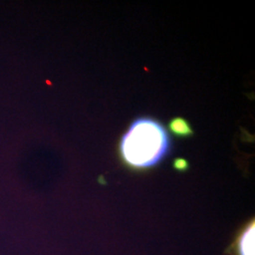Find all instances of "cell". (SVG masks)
Instances as JSON below:
<instances>
[{
  "label": "cell",
  "mask_w": 255,
  "mask_h": 255,
  "mask_svg": "<svg viewBox=\"0 0 255 255\" xmlns=\"http://www.w3.org/2000/svg\"><path fill=\"white\" fill-rule=\"evenodd\" d=\"M170 136L157 119L143 117L133 120L121 137L122 160L135 169H145L162 162L170 152Z\"/></svg>",
  "instance_id": "1"
},
{
  "label": "cell",
  "mask_w": 255,
  "mask_h": 255,
  "mask_svg": "<svg viewBox=\"0 0 255 255\" xmlns=\"http://www.w3.org/2000/svg\"><path fill=\"white\" fill-rule=\"evenodd\" d=\"M255 220L243 231L238 241L239 255H255Z\"/></svg>",
  "instance_id": "2"
},
{
  "label": "cell",
  "mask_w": 255,
  "mask_h": 255,
  "mask_svg": "<svg viewBox=\"0 0 255 255\" xmlns=\"http://www.w3.org/2000/svg\"><path fill=\"white\" fill-rule=\"evenodd\" d=\"M168 129L175 136L179 138H187L193 135L194 130L191 124L183 118H174L168 123Z\"/></svg>",
  "instance_id": "3"
},
{
  "label": "cell",
  "mask_w": 255,
  "mask_h": 255,
  "mask_svg": "<svg viewBox=\"0 0 255 255\" xmlns=\"http://www.w3.org/2000/svg\"><path fill=\"white\" fill-rule=\"evenodd\" d=\"M189 162L183 158H177L173 162V168L179 172H185L189 169Z\"/></svg>",
  "instance_id": "4"
}]
</instances>
